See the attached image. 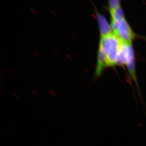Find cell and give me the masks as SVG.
<instances>
[{"label":"cell","instance_id":"cell-9","mask_svg":"<svg viewBox=\"0 0 146 146\" xmlns=\"http://www.w3.org/2000/svg\"><path fill=\"white\" fill-rule=\"evenodd\" d=\"M14 96H15L16 97L17 99H20V98H19V97H18L17 95H16V94H14Z\"/></svg>","mask_w":146,"mask_h":146},{"label":"cell","instance_id":"cell-7","mask_svg":"<svg viewBox=\"0 0 146 146\" xmlns=\"http://www.w3.org/2000/svg\"><path fill=\"white\" fill-rule=\"evenodd\" d=\"M120 1L119 0H111L109 1L108 5L110 14L119 7Z\"/></svg>","mask_w":146,"mask_h":146},{"label":"cell","instance_id":"cell-8","mask_svg":"<svg viewBox=\"0 0 146 146\" xmlns=\"http://www.w3.org/2000/svg\"><path fill=\"white\" fill-rule=\"evenodd\" d=\"M51 93L54 96H56V94H55L54 92H53V91H50Z\"/></svg>","mask_w":146,"mask_h":146},{"label":"cell","instance_id":"cell-10","mask_svg":"<svg viewBox=\"0 0 146 146\" xmlns=\"http://www.w3.org/2000/svg\"><path fill=\"white\" fill-rule=\"evenodd\" d=\"M33 93H34V94H35V95H36V96H38V95H37V94H36V93H35V91H33Z\"/></svg>","mask_w":146,"mask_h":146},{"label":"cell","instance_id":"cell-3","mask_svg":"<svg viewBox=\"0 0 146 146\" xmlns=\"http://www.w3.org/2000/svg\"><path fill=\"white\" fill-rule=\"evenodd\" d=\"M127 65L128 70L130 74L131 77L133 80L138 88V93L140 97H141V100H142V98L141 97V94L139 91V86L136 78V69H135V60H134V52L133 47L131 44H128V58Z\"/></svg>","mask_w":146,"mask_h":146},{"label":"cell","instance_id":"cell-1","mask_svg":"<svg viewBox=\"0 0 146 146\" xmlns=\"http://www.w3.org/2000/svg\"><path fill=\"white\" fill-rule=\"evenodd\" d=\"M122 41L114 33L101 37L99 49L104 53L107 66L116 65Z\"/></svg>","mask_w":146,"mask_h":146},{"label":"cell","instance_id":"cell-6","mask_svg":"<svg viewBox=\"0 0 146 146\" xmlns=\"http://www.w3.org/2000/svg\"><path fill=\"white\" fill-rule=\"evenodd\" d=\"M111 15L112 17V21L119 22L124 18L122 9L120 6L114 12L111 13Z\"/></svg>","mask_w":146,"mask_h":146},{"label":"cell","instance_id":"cell-5","mask_svg":"<svg viewBox=\"0 0 146 146\" xmlns=\"http://www.w3.org/2000/svg\"><path fill=\"white\" fill-rule=\"evenodd\" d=\"M125 42H122L119 51L116 65L122 66L126 65L128 54V44Z\"/></svg>","mask_w":146,"mask_h":146},{"label":"cell","instance_id":"cell-4","mask_svg":"<svg viewBox=\"0 0 146 146\" xmlns=\"http://www.w3.org/2000/svg\"><path fill=\"white\" fill-rule=\"evenodd\" d=\"M96 17L101 37L108 36L113 33L112 28L104 16L96 11Z\"/></svg>","mask_w":146,"mask_h":146},{"label":"cell","instance_id":"cell-2","mask_svg":"<svg viewBox=\"0 0 146 146\" xmlns=\"http://www.w3.org/2000/svg\"><path fill=\"white\" fill-rule=\"evenodd\" d=\"M114 34L123 42L127 44H131L135 37V34L125 18L120 22L117 31Z\"/></svg>","mask_w":146,"mask_h":146}]
</instances>
